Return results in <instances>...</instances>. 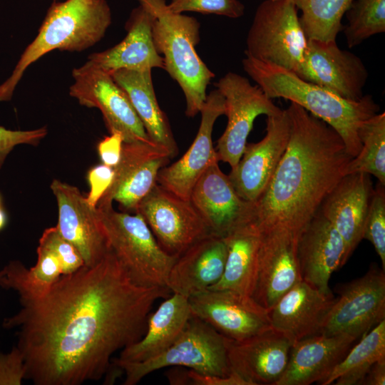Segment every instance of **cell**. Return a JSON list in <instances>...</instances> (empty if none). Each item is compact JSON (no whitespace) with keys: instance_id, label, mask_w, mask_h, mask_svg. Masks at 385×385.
Masks as SVG:
<instances>
[{"instance_id":"cell-46","label":"cell","mask_w":385,"mask_h":385,"mask_svg":"<svg viewBox=\"0 0 385 385\" xmlns=\"http://www.w3.org/2000/svg\"><path fill=\"white\" fill-rule=\"evenodd\" d=\"M0 207H1V195H0Z\"/></svg>"},{"instance_id":"cell-1","label":"cell","mask_w":385,"mask_h":385,"mask_svg":"<svg viewBox=\"0 0 385 385\" xmlns=\"http://www.w3.org/2000/svg\"><path fill=\"white\" fill-rule=\"evenodd\" d=\"M170 293L134 284L110 250L95 265L61 275L43 297L20 302L3 327L19 329L25 379L79 385L108 372L112 355L144 335L154 303Z\"/></svg>"},{"instance_id":"cell-27","label":"cell","mask_w":385,"mask_h":385,"mask_svg":"<svg viewBox=\"0 0 385 385\" xmlns=\"http://www.w3.org/2000/svg\"><path fill=\"white\" fill-rule=\"evenodd\" d=\"M127 34L114 46L88 56L89 62L111 73L119 69L136 71L165 69L152 36V16L141 5L134 8L125 23Z\"/></svg>"},{"instance_id":"cell-39","label":"cell","mask_w":385,"mask_h":385,"mask_svg":"<svg viewBox=\"0 0 385 385\" xmlns=\"http://www.w3.org/2000/svg\"><path fill=\"white\" fill-rule=\"evenodd\" d=\"M169 383L173 385H247L235 373L227 376L203 374L187 368L170 370L167 374Z\"/></svg>"},{"instance_id":"cell-14","label":"cell","mask_w":385,"mask_h":385,"mask_svg":"<svg viewBox=\"0 0 385 385\" xmlns=\"http://www.w3.org/2000/svg\"><path fill=\"white\" fill-rule=\"evenodd\" d=\"M290 120L282 110L267 116L266 134L259 142L247 143L228 177L239 196L254 202L265 190L288 145Z\"/></svg>"},{"instance_id":"cell-9","label":"cell","mask_w":385,"mask_h":385,"mask_svg":"<svg viewBox=\"0 0 385 385\" xmlns=\"http://www.w3.org/2000/svg\"><path fill=\"white\" fill-rule=\"evenodd\" d=\"M71 74L70 96L83 106L100 110L109 133H121L124 143L150 140L127 95L110 73L87 61Z\"/></svg>"},{"instance_id":"cell-31","label":"cell","mask_w":385,"mask_h":385,"mask_svg":"<svg viewBox=\"0 0 385 385\" xmlns=\"http://www.w3.org/2000/svg\"><path fill=\"white\" fill-rule=\"evenodd\" d=\"M36 265L27 269L19 261H11L0 271V286L16 292L20 302L38 299L45 296L62 275L56 255L38 243Z\"/></svg>"},{"instance_id":"cell-2","label":"cell","mask_w":385,"mask_h":385,"mask_svg":"<svg viewBox=\"0 0 385 385\" xmlns=\"http://www.w3.org/2000/svg\"><path fill=\"white\" fill-rule=\"evenodd\" d=\"M287 149L265 190L252 202L260 234L285 230L299 238L352 157L327 123L291 102Z\"/></svg>"},{"instance_id":"cell-24","label":"cell","mask_w":385,"mask_h":385,"mask_svg":"<svg viewBox=\"0 0 385 385\" xmlns=\"http://www.w3.org/2000/svg\"><path fill=\"white\" fill-rule=\"evenodd\" d=\"M335 299L332 292L324 293L301 280L268 311L271 326L292 344L319 334Z\"/></svg>"},{"instance_id":"cell-38","label":"cell","mask_w":385,"mask_h":385,"mask_svg":"<svg viewBox=\"0 0 385 385\" xmlns=\"http://www.w3.org/2000/svg\"><path fill=\"white\" fill-rule=\"evenodd\" d=\"M38 243L56 255L61 265L62 275L73 273L85 265L78 251L60 234L56 226L46 228Z\"/></svg>"},{"instance_id":"cell-18","label":"cell","mask_w":385,"mask_h":385,"mask_svg":"<svg viewBox=\"0 0 385 385\" xmlns=\"http://www.w3.org/2000/svg\"><path fill=\"white\" fill-rule=\"evenodd\" d=\"M251 297L268 311L302 279L297 254L298 238L285 230L260 234Z\"/></svg>"},{"instance_id":"cell-37","label":"cell","mask_w":385,"mask_h":385,"mask_svg":"<svg viewBox=\"0 0 385 385\" xmlns=\"http://www.w3.org/2000/svg\"><path fill=\"white\" fill-rule=\"evenodd\" d=\"M168 5L178 14L193 11L237 19L245 13V6L239 0H171Z\"/></svg>"},{"instance_id":"cell-32","label":"cell","mask_w":385,"mask_h":385,"mask_svg":"<svg viewBox=\"0 0 385 385\" xmlns=\"http://www.w3.org/2000/svg\"><path fill=\"white\" fill-rule=\"evenodd\" d=\"M385 359V319L363 335L321 385H357L371 366Z\"/></svg>"},{"instance_id":"cell-30","label":"cell","mask_w":385,"mask_h":385,"mask_svg":"<svg viewBox=\"0 0 385 385\" xmlns=\"http://www.w3.org/2000/svg\"><path fill=\"white\" fill-rule=\"evenodd\" d=\"M227 247L224 272L208 289H227L250 296L252 292L261 235L251 222L223 237Z\"/></svg>"},{"instance_id":"cell-15","label":"cell","mask_w":385,"mask_h":385,"mask_svg":"<svg viewBox=\"0 0 385 385\" xmlns=\"http://www.w3.org/2000/svg\"><path fill=\"white\" fill-rule=\"evenodd\" d=\"M188 299L194 317L231 340L246 339L272 327L268 310L250 296L207 289Z\"/></svg>"},{"instance_id":"cell-7","label":"cell","mask_w":385,"mask_h":385,"mask_svg":"<svg viewBox=\"0 0 385 385\" xmlns=\"http://www.w3.org/2000/svg\"><path fill=\"white\" fill-rule=\"evenodd\" d=\"M227 342L228 338L192 315L180 337L159 355L141 362L114 359L112 366L124 372V385H135L148 374L168 366L227 376L233 373Z\"/></svg>"},{"instance_id":"cell-28","label":"cell","mask_w":385,"mask_h":385,"mask_svg":"<svg viewBox=\"0 0 385 385\" xmlns=\"http://www.w3.org/2000/svg\"><path fill=\"white\" fill-rule=\"evenodd\" d=\"M192 314L188 297L168 296L150 314L144 335L122 349L120 361L141 362L159 355L183 333Z\"/></svg>"},{"instance_id":"cell-42","label":"cell","mask_w":385,"mask_h":385,"mask_svg":"<svg viewBox=\"0 0 385 385\" xmlns=\"http://www.w3.org/2000/svg\"><path fill=\"white\" fill-rule=\"evenodd\" d=\"M113 175V168L103 163L89 170L87 178L90 190L86 197L91 206L97 207L99 200L111 185Z\"/></svg>"},{"instance_id":"cell-44","label":"cell","mask_w":385,"mask_h":385,"mask_svg":"<svg viewBox=\"0 0 385 385\" xmlns=\"http://www.w3.org/2000/svg\"><path fill=\"white\" fill-rule=\"evenodd\" d=\"M361 384H385V359L380 360L371 366V368L365 375Z\"/></svg>"},{"instance_id":"cell-25","label":"cell","mask_w":385,"mask_h":385,"mask_svg":"<svg viewBox=\"0 0 385 385\" xmlns=\"http://www.w3.org/2000/svg\"><path fill=\"white\" fill-rule=\"evenodd\" d=\"M226 257L223 237L207 234L177 257L168 275V289L188 298L207 290L221 278Z\"/></svg>"},{"instance_id":"cell-10","label":"cell","mask_w":385,"mask_h":385,"mask_svg":"<svg viewBox=\"0 0 385 385\" xmlns=\"http://www.w3.org/2000/svg\"><path fill=\"white\" fill-rule=\"evenodd\" d=\"M225 99L227 123L217 140L215 150L218 160L233 168L240 159L255 120L260 115L278 114L277 106L257 85L236 73L228 72L215 84Z\"/></svg>"},{"instance_id":"cell-13","label":"cell","mask_w":385,"mask_h":385,"mask_svg":"<svg viewBox=\"0 0 385 385\" xmlns=\"http://www.w3.org/2000/svg\"><path fill=\"white\" fill-rule=\"evenodd\" d=\"M172 158L165 147L151 140L124 143L112 183L97 207L117 202L124 212L135 213L140 202L158 183V173Z\"/></svg>"},{"instance_id":"cell-43","label":"cell","mask_w":385,"mask_h":385,"mask_svg":"<svg viewBox=\"0 0 385 385\" xmlns=\"http://www.w3.org/2000/svg\"><path fill=\"white\" fill-rule=\"evenodd\" d=\"M123 138L121 133H110L98 144V153L103 164L114 168L118 163L123 148Z\"/></svg>"},{"instance_id":"cell-19","label":"cell","mask_w":385,"mask_h":385,"mask_svg":"<svg viewBox=\"0 0 385 385\" xmlns=\"http://www.w3.org/2000/svg\"><path fill=\"white\" fill-rule=\"evenodd\" d=\"M200 113L201 121L192 144L179 160L162 168L157 179L159 185L186 200H190L202 174L219 161L212 135L216 120L225 113V105L223 96L217 88L207 95Z\"/></svg>"},{"instance_id":"cell-36","label":"cell","mask_w":385,"mask_h":385,"mask_svg":"<svg viewBox=\"0 0 385 385\" xmlns=\"http://www.w3.org/2000/svg\"><path fill=\"white\" fill-rule=\"evenodd\" d=\"M363 239L369 241L385 270V185L378 183L374 188L365 220Z\"/></svg>"},{"instance_id":"cell-12","label":"cell","mask_w":385,"mask_h":385,"mask_svg":"<svg viewBox=\"0 0 385 385\" xmlns=\"http://www.w3.org/2000/svg\"><path fill=\"white\" fill-rule=\"evenodd\" d=\"M135 212L144 218L162 249L176 257L210 233L190 200L158 183L140 202Z\"/></svg>"},{"instance_id":"cell-45","label":"cell","mask_w":385,"mask_h":385,"mask_svg":"<svg viewBox=\"0 0 385 385\" xmlns=\"http://www.w3.org/2000/svg\"><path fill=\"white\" fill-rule=\"evenodd\" d=\"M7 224V215L4 210L0 207V232L4 230Z\"/></svg>"},{"instance_id":"cell-41","label":"cell","mask_w":385,"mask_h":385,"mask_svg":"<svg viewBox=\"0 0 385 385\" xmlns=\"http://www.w3.org/2000/svg\"><path fill=\"white\" fill-rule=\"evenodd\" d=\"M25 375L24 356L17 346L6 354L0 353V385H21Z\"/></svg>"},{"instance_id":"cell-22","label":"cell","mask_w":385,"mask_h":385,"mask_svg":"<svg viewBox=\"0 0 385 385\" xmlns=\"http://www.w3.org/2000/svg\"><path fill=\"white\" fill-rule=\"evenodd\" d=\"M374 188L370 175L343 176L322 202L319 212L342 237L348 261L363 240V232Z\"/></svg>"},{"instance_id":"cell-8","label":"cell","mask_w":385,"mask_h":385,"mask_svg":"<svg viewBox=\"0 0 385 385\" xmlns=\"http://www.w3.org/2000/svg\"><path fill=\"white\" fill-rule=\"evenodd\" d=\"M296 0H265L257 8L246 39V56L297 73L308 44Z\"/></svg>"},{"instance_id":"cell-16","label":"cell","mask_w":385,"mask_h":385,"mask_svg":"<svg viewBox=\"0 0 385 385\" xmlns=\"http://www.w3.org/2000/svg\"><path fill=\"white\" fill-rule=\"evenodd\" d=\"M339 96L358 101L368 78V71L355 53L341 49L336 41L309 39L304 61L296 73Z\"/></svg>"},{"instance_id":"cell-20","label":"cell","mask_w":385,"mask_h":385,"mask_svg":"<svg viewBox=\"0 0 385 385\" xmlns=\"http://www.w3.org/2000/svg\"><path fill=\"white\" fill-rule=\"evenodd\" d=\"M190 200L210 233L224 237L237 227L250 223L252 202L241 198L228 175L212 163L200 177Z\"/></svg>"},{"instance_id":"cell-23","label":"cell","mask_w":385,"mask_h":385,"mask_svg":"<svg viewBox=\"0 0 385 385\" xmlns=\"http://www.w3.org/2000/svg\"><path fill=\"white\" fill-rule=\"evenodd\" d=\"M297 254L302 279L324 293L332 292L329 281L347 261L344 241L319 211L299 236Z\"/></svg>"},{"instance_id":"cell-11","label":"cell","mask_w":385,"mask_h":385,"mask_svg":"<svg viewBox=\"0 0 385 385\" xmlns=\"http://www.w3.org/2000/svg\"><path fill=\"white\" fill-rule=\"evenodd\" d=\"M319 334H346L359 340L385 319V270L372 264L362 277L344 284Z\"/></svg>"},{"instance_id":"cell-34","label":"cell","mask_w":385,"mask_h":385,"mask_svg":"<svg viewBox=\"0 0 385 385\" xmlns=\"http://www.w3.org/2000/svg\"><path fill=\"white\" fill-rule=\"evenodd\" d=\"M354 0H296L299 20L309 39L336 41L342 20Z\"/></svg>"},{"instance_id":"cell-26","label":"cell","mask_w":385,"mask_h":385,"mask_svg":"<svg viewBox=\"0 0 385 385\" xmlns=\"http://www.w3.org/2000/svg\"><path fill=\"white\" fill-rule=\"evenodd\" d=\"M356 341L346 334H319L295 342L287 366L276 385L322 384Z\"/></svg>"},{"instance_id":"cell-6","label":"cell","mask_w":385,"mask_h":385,"mask_svg":"<svg viewBox=\"0 0 385 385\" xmlns=\"http://www.w3.org/2000/svg\"><path fill=\"white\" fill-rule=\"evenodd\" d=\"M96 208L110 250L130 281L141 287H168L177 257L162 249L142 215L116 211L113 205Z\"/></svg>"},{"instance_id":"cell-48","label":"cell","mask_w":385,"mask_h":385,"mask_svg":"<svg viewBox=\"0 0 385 385\" xmlns=\"http://www.w3.org/2000/svg\"><path fill=\"white\" fill-rule=\"evenodd\" d=\"M53 1H56V0H53Z\"/></svg>"},{"instance_id":"cell-17","label":"cell","mask_w":385,"mask_h":385,"mask_svg":"<svg viewBox=\"0 0 385 385\" xmlns=\"http://www.w3.org/2000/svg\"><path fill=\"white\" fill-rule=\"evenodd\" d=\"M50 188L58 206L60 234L78 251L86 266H93L110 251L98 210L79 189L54 179Z\"/></svg>"},{"instance_id":"cell-40","label":"cell","mask_w":385,"mask_h":385,"mask_svg":"<svg viewBox=\"0 0 385 385\" xmlns=\"http://www.w3.org/2000/svg\"><path fill=\"white\" fill-rule=\"evenodd\" d=\"M48 133L46 126L36 129L10 130L0 125V168L10 153L18 145L27 144L36 146Z\"/></svg>"},{"instance_id":"cell-4","label":"cell","mask_w":385,"mask_h":385,"mask_svg":"<svg viewBox=\"0 0 385 385\" xmlns=\"http://www.w3.org/2000/svg\"><path fill=\"white\" fill-rule=\"evenodd\" d=\"M112 23L106 0H65L51 4L34 40L11 74L0 84V102L9 101L27 68L46 53L81 52L98 43Z\"/></svg>"},{"instance_id":"cell-5","label":"cell","mask_w":385,"mask_h":385,"mask_svg":"<svg viewBox=\"0 0 385 385\" xmlns=\"http://www.w3.org/2000/svg\"><path fill=\"white\" fill-rule=\"evenodd\" d=\"M152 16V36L163 57L165 70L180 87L185 98V115L195 117L207 97L215 74L195 50L200 42V23L192 16L173 12L165 0H137Z\"/></svg>"},{"instance_id":"cell-29","label":"cell","mask_w":385,"mask_h":385,"mask_svg":"<svg viewBox=\"0 0 385 385\" xmlns=\"http://www.w3.org/2000/svg\"><path fill=\"white\" fill-rule=\"evenodd\" d=\"M110 73L127 95L148 138L168 150L172 158L175 157L178 148L169 121L157 101L152 70L119 69Z\"/></svg>"},{"instance_id":"cell-33","label":"cell","mask_w":385,"mask_h":385,"mask_svg":"<svg viewBox=\"0 0 385 385\" xmlns=\"http://www.w3.org/2000/svg\"><path fill=\"white\" fill-rule=\"evenodd\" d=\"M358 135L361 150L347 163L344 175L364 173L385 185V113H376L364 121Z\"/></svg>"},{"instance_id":"cell-35","label":"cell","mask_w":385,"mask_h":385,"mask_svg":"<svg viewBox=\"0 0 385 385\" xmlns=\"http://www.w3.org/2000/svg\"><path fill=\"white\" fill-rule=\"evenodd\" d=\"M346 14L344 34L349 48L385 31V0H354Z\"/></svg>"},{"instance_id":"cell-21","label":"cell","mask_w":385,"mask_h":385,"mask_svg":"<svg viewBox=\"0 0 385 385\" xmlns=\"http://www.w3.org/2000/svg\"><path fill=\"white\" fill-rule=\"evenodd\" d=\"M292 346L286 335L272 327L241 341L228 339L231 369L247 385H276L287 366Z\"/></svg>"},{"instance_id":"cell-3","label":"cell","mask_w":385,"mask_h":385,"mask_svg":"<svg viewBox=\"0 0 385 385\" xmlns=\"http://www.w3.org/2000/svg\"><path fill=\"white\" fill-rule=\"evenodd\" d=\"M242 66L270 98H281L300 106L330 125L339 135L352 158L359 153L361 148L359 128L379 111L371 95L350 101L303 80L289 70L247 56L242 59Z\"/></svg>"},{"instance_id":"cell-47","label":"cell","mask_w":385,"mask_h":385,"mask_svg":"<svg viewBox=\"0 0 385 385\" xmlns=\"http://www.w3.org/2000/svg\"><path fill=\"white\" fill-rule=\"evenodd\" d=\"M272 1H278V0H272Z\"/></svg>"}]
</instances>
